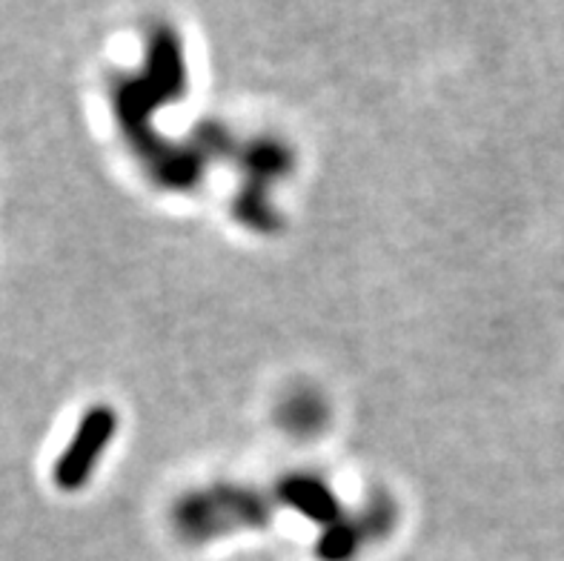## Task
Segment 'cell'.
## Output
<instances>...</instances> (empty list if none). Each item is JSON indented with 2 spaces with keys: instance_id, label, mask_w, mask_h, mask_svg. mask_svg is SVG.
<instances>
[{
  "instance_id": "1",
  "label": "cell",
  "mask_w": 564,
  "mask_h": 561,
  "mask_svg": "<svg viewBox=\"0 0 564 561\" xmlns=\"http://www.w3.org/2000/svg\"><path fill=\"white\" fill-rule=\"evenodd\" d=\"M115 430H118V416L109 407H95L84 416V421L75 430V439L69 441V447L61 453L55 464V484L57 490L75 493L80 490L93 470L98 467L100 453L107 450L112 441Z\"/></svg>"
}]
</instances>
